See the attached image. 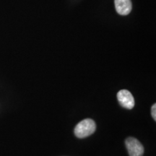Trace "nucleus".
I'll return each instance as SVG.
<instances>
[{
	"label": "nucleus",
	"instance_id": "nucleus-1",
	"mask_svg": "<svg viewBox=\"0 0 156 156\" xmlns=\"http://www.w3.org/2000/svg\"><path fill=\"white\" fill-rule=\"evenodd\" d=\"M96 125L93 119H86L78 123L75 128V134L78 138H85L94 133Z\"/></svg>",
	"mask_w": 156,
	"mask_h": 156
},
{
	"label": "nucleus",
	"instance_id": "nucleus-2",
	"mask_svg": "<svg viewBox=\"0 0 156 156\" xmlns=\"http://www.w3.org/2000/svg\"><path fill=\"white\" fill-rule=\"evenodd\" d=\"M126 149L129 156H142L144 147L139 140L134 137H129L125 141Z\"/></svg>",
	"mask_w": 156,
	"mask_h": 156
},
{
	"label": "nucleus",
	"instance_id": "nucleus-3",
	"mask_svg": "<svg viewBox=\"0 0 156 156\" xmlns=\"http://www.w3.org/2000/svg\"><path fill=\"white\" fill-rule=\"evenodd\" d=\"M117 99L121 106L127 109H132L134 106V99L132 93L127 90H122L117 93Z\"/></svg>",
	"mask_w": 156,
	"mask_h": 156
},
{
	"label": "nucleus",
	"instance_id": "nucleus-4",
	"mask_svg": "<svg viewBox=\"0 0 156 156\" xmlns=\"http://www.w3.org/2000/svg\"><path fill=\"white\" fill-rule=\"evenodd\" d=\"M116 10L121 15H127L132 11L131 0H114Z\"/></svg>",
	"mask_w": 156,
	"mask_h": 156
},
{
	"label": "nucleus",
	"instance_id": "nucleus-5",
	"mask_svg": "<svg viewBox=\"0 0 156 156\" xmlns=\"http://www.w3.org/2000/svg\"><path fill=\"white\" fill-rule=\"evenodd\" d=\"M155 112H156V105L154 104L152 106V109H151V114L153 118L154 119V120H156V114H155Z\"/></svg>",
	"mask_w": 156,
	"mask_h": 156
}]
</instances>
